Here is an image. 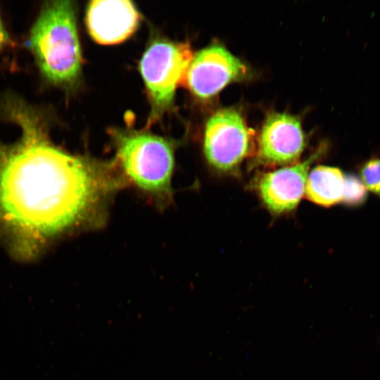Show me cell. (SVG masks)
Returning <instances> with one entry per match:
<instances>
[{"instance_id":"12","label":"cell","mask_w":380,"mask_h":380,"mask_svg":"<svg viewBox=\"0 0 380 380\" xmlns=\"http://www.w3.org/2000/svg\"><path fill=\"white\" fill-rule=\"evenodd\" d=\"M367 189L360 180L353 175L346 176L343 202L349 205H358L364 203Z\"/></svg>"},{"instance_id":"10","label":"cell","mask_w":380,"mask_h":380,"mask_svg":"<svg viewBox=\"0 0 380 380\" xmlns=\"http://www.w3.org/2000/svg\"><path fill=\"white\" fill-rule=\"evenodd\" d=\"M346 176L335 167L319 165L308 177L306 198L319 205L330 207L343 201Z\"/></svg>"},{"instance_id":"11","label":"cell","mask_w":380,"mask_h":380,"mask_svg":"<svg viewBox=\"0 0 380 380\" xmlns=\"http://www.w3.org/2000/svg\"><path fill=\"white\" fill-rule=\"evenodd\" d=\"M360 176L367 190L380 197V158L374 157L365 162L361 165Z\"/></svg>"},{"instance_id":"8","label":"cell","mask_w":380,"mask_h":380,"mask_svg":"<svg viewBox=\"0 0 380 380\" xmlns=\"http://www.w3.org/2000/svg\"><path fill=\"white\" fill-rule=\"evenodd\" d=\"M317 153L305 160L264 174L258 183L263 203L272 213L294 210L305 194L308 171Z\"/></svg>"},{"instance_id":"5","label":"cell","mask_w":380,"mask_h":380,"mask_svg":"<svg viewBox=\"0 0 380 380\" xmlns=\"http://www.w3.org/2000/svg\"><path fill=\"white\" fill-rule=\"evenodd\" d=\"M253 150V132L239 111L222 108L208 119L204 132L203 151L208 163L215 169L232 171Z\"/></svg>"},{"instance_id":"1","label":"cell","mask_w":380,"mask_h":380,"mask_svg":"<svg viewBox=\"0 0 380 380\" xmlns=\"http://www.w3.org/2000/svg\"><path fill=\"white\" fill-rule=\"evenodd\" d=\"M2 113L20 136L0 141V235L17 256H34L53 240L103 220L111 195L125 185L115 166L72 155L51 140L45 115L13 96Z\"/></svg>"},{"instance_id":"3","label":"cell","mask_w":380,"mask_h":380,"mask_svg":"<svg viewBox=\"0 0 380 380\" xmlns=\"http://www.w3.org/2000/svg\"><path fill=\"white\" fill-rule=\"evenodd\" d=\"M115 159L116 169L126 184L134 186L158 205L170 203L175 155L168 141L150 134H119Z\"/></svg>"},{"instance_id":"2","label":"cell","mask_w":380,"mask_h":380,"mask_svg":"<svg viewBox=\"0 0 380 380\" xmlns=\"http://www.w3.org/2000/svg\"><path fill=\"white\" fill-rule=\"evenodd\" d=\"M27 45L46 80L59 86L73 84L80 74L81 50L72 2H46Z\"/></svg>"},{"instance_id":"4","label":"cell","mask_w":380,"mask_h":380,"mask_svg":"<svg viewBox=\"0 0 380 380\" xmlns=\"http://www.w3.org/2000/svg\"><path fill=\"white\" fill-rule=\"evenodd\" d=\"M194 55L188 43L158 41L148 46L140 62V70L154 115L172 104L176 89L185 84Z\"/></svg>"},{"instance_id":"13","label":"cell","mask_w":380,"mask_h":380,"mask_svg":"<svg viewBox=\"0 0 380 380\" xmlns=\"http://www.w3.org/2000/svg\"><path fill=\"white\" fill-rule=\"evenodd\" d=\"M9 42V37L5 27L0 19V51Z\"/></svg>"},{"instance_id":"9","label":"cell","mask_w":380,"mask_h":380,"mask_svg":"<svg viewBox=\"0 0 380 380\" xmlns=\"http://www.w3.org/2000/svg\"><path fill=\"white\" fill-rule=\"evenodd\" d=\"M139 15L126 0L91 1L86 22L91 37L101 44H115L129 37L136 30Z\"/></svg>"},{"instance_id":"6","label":"cell","mask_w":380,"mask_h":380,"mask_svg":"<svg viewBox=\"0 0 380 380\" xmlns=\"http://www.w3.org/2000/svg\"><path fill=\"white\" fill-rule=\"evenodd\" d=\"M246 75L247 68L240 59L223 46L213 44L194 56L185 85L196 96L208 99Z\"/></svg>"},{"instance_id":"7","label":"cell","mask_w":380,"mask_h":380,"mask_svg":"<svg viewBox=\"0 0 380 380\" xmlns=\"http://www.w3.org/2000/svg\"><path fill=\"white\" fill-rule=\"evenodd\" d=\"M305 146L300 120L289 114L272 113L261 129L258 158L265 165L289 166L298 163Z\"/></svg>"}]
</instances>
